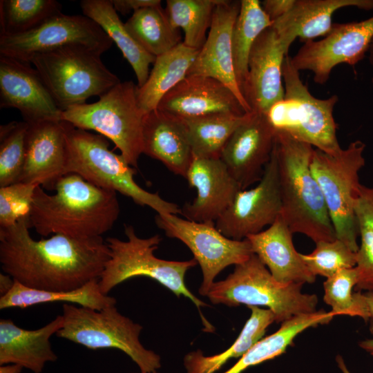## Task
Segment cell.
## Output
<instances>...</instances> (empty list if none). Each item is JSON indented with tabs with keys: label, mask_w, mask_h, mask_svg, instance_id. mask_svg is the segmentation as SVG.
<instances>
[{
	"label": "cell",
	"mask_w": 373,
	"mask_h": 373,
	"mask_svg": "<svg viewBox=\"0 0 373 373\" xmlns=\"http://www.w3.org/2000/svg\"><path fill=\"white\" fill-rule=\"evenodd\" d=\"M28 217L0 228L1 269L30 288L69 291L99 280L110 250L102 237L79 239L61 234L35 240Z\"/></svg>",
	"instance_id": "6da1fadb"
},
{
	"label": "cell",
	"mask_w": 373,
	"mask_h": 373,
	"mask_svg": "<svg viewBox=\"0 0 373 373\" xmlns=\"http://www.w3.org/2000/svg\"><path fill=\"white\" fill-rule=\"evenodd\" d=\"M53 191L49 194L37 186L34 192L28 223L40 236L102 237L118 219L117 192L98 187L76 173L61 177Z\"/></svg>",
	"instance_id": "7a4b0ae2"
},
{
	"label": "cell",
	"mask_w": 373,
	"mask_h": 373,
	"mask_svg": "<svg viewBox=\"0 0 373 373\" xmlns=\"http://www.w3.org/2000/svg\"><path fill=\"white\" fill-rule=\"evenodd\" d=\"M283 218L292 233L315 243L336 239L321 189L312 175L314 148L283 132H276Z\"/></svg>",
	"instance_id": "3957f363"
},
{
	"label": "cell",
	"mask_w": 373,
	"mask_h": 373,
	"mask_svg": "<svg viewBox=\"0 0 373 373\" xmlns=\"http://www.w3.org/2000/svg\"><path fill=\"white\" fill-rule=\"evenodd\" d=\"M64 122L66 142L65 174L76 173L98 187L119 192L140 206L151 208L157 214L181 213L178 204L162 199L157 192L144 190L136 183L135 169L121 154L108 149L106 137Z\"/></svg>",
	"instance_id": "277c9868"
},
{
	"label": "cell",
	"mask_w": 373,
	"mask_h": 373,
	"mask_svg": "<svg viewBox=\"0 0 373 373\" xmlns=\"http://www.w3.org/2000/svg\"><path fill=\"white\" fill-rule=\"evenodd\" d=\"M303 285L278 282L253 254L235 265L224 280L214 282L207 296L213 304L265 306L274 313L276 323H283L294 316L317 311V296L303 293Z\"/></svg>",
	"instance_id": "5b68a950"
},
{
	"label": "cell",
	"mask_w": 373,
	"mask_h": 373,
	"mask_svg": "<svg viewBox=\"0 0 373 373\" xmlns=\"http://www.w3.org/2000/svg\"><path fill=\"white\" fill-rule=\"evenodd\" d=\"M283 77L284 98L266 113L276 132L285 133L328 154L339 153L343 149L338 143L333 116L337 95L323 99L313 96L288 55L284 59Z\"/></svg>",
	"instance_id": "8992f818"
},
{
	"label": "cell",
	"mask_w": 373,
	"mask_h": 373,
	"mask_svg": "<svg viewBox=\"0 0 373 373\" xmlns=\"http://www.w3.org/2000/svg\"><path fill=\"white\" fill-rule=\"evenodd\" d=\"M124 233L126 240L113 237L106 240L110 254L99 280L102 294L108 295L115 287L128 279L145 276L160 283L178 297L188 298L198 309L207 305L195 296L184 283L186 271L198 263L194 258L186 261L158 258L154 252L162 240L160 235L140 238L130 224L124 225Z\"/></svg>",
	"instance_id": "52a82bcc"
},
{
	"label": "cell",
	"mask_w": 373,
	"mask_h": 373,
	"mask_svg": "<svg viewBox=\"0 0 373 373\" xmlns=\"http://www.w3.org/2000/svg\"><path fill=\"white\" fill-rule=\"evenodd\" d=\"M101 54L84 46H66L30 60L62 111L100 97L120 82L103 64Z\"/></svg>",
	"instance_id": "ba28073f"
},
{
	"label": "cell",
	"mask_w": 373,
	"mask_h": 373,
	"mask_svg": "<svg viewBox=\"0 0 373 373\" xmlns=\"http://www.w3.org/2000/svg\"><path fill=\"white\" fill-rule=\"evenodd\" d=\"M136 88L132 81L119 82L101 95L98 101L73 105L63 111L61 120L108 138L126 161L137 169L143 153L145 115L138 106Z\"/></svg>",
	"instance_id": "9c48e42d"
},
{
	"label": "cell",
	"mask_w": 373,
	"mask_h": 373,
	"mask_svg": "<svg viewBox=\"0 0 373 373\" xmlns=\"http://www.w3.org/2000/svg\"><path fill=\"white\" fill-rule=\"evenodd\" d=\"M63 325L56 336L90 350L117 349L127 354L142 372L161 367L160 356L140 341L142 326L120 314L115 305L102 309L64 303Z\"/></svg>",
	"instance_id": "30bf717a"
},
{
	"label": "cell",
	"mask_w": 373,
	"mask_h": 373,
	"mask_svg": "<svg viewBox=\"0 0 373 373\" xmlns=\"http://www.w3.org/2000/svg\"><path fill=\"white\" fill-rule=\"evenodd\" d=\"M365 144L352 142L336 155L314 149L310 169L318 182L334 226L336 238L353 251L358 249V224L354 211L361 184L359 172L365 164Z\"/></svg>",
	"instance_id": "8fae6325"
},
{
	"label": "cell",
	"mask_w": 373,
	"mask_h": 373,
	"mask_svg": "<svg viewBox=\"0 0 373 373\" xmlns=\"http://www.w3.org/2000/svg\"><path fill=\"white\" fill-rule=\"evenodd\" d=\"M155 221L166 236L180 240L191 251L202 273L199 289L202 296L207 295L216 277L224 268L240 264L254 254L247 238H229L215 224L189 220L175 214H157Z\"/></svg>",
	"instance_id": "7c38bea8"
},
{
	"label": "cell",
	"mask_w": 373,
	"mask_h": 373,
	"mask_svg": "<svg viewBox=\"0 0 373 373\" xmlns=\"http://www.w3.org/2000/svg\"><path fill=\"white\" fill-rule=\"evenodd\" d=\"M112 44L111 39L90 18L60 12L28 32L0 36V55L30 64L37 54L66 46H84L102 55Z\"/></svg>",
	"instance_id": "4fadbf2b"
},
{
	"label": "cell",
	"mask_w": 373,
	"mask_h": 373,
	"mask_svg": "<svg viewBox=\"0 0 373 373\" xmlns=\"http://www.w3.org/2000/svg\"><path fill=\"white\" fill-rule=\"evenodd\" d=\"M372 40L373 17L358 22L334 23L323 39L305 42L291 57V62L298 71H311L314 82L324 84L336 66H354L361 61Z\"/></svg>",
	"instance_id": "5bb4252c"
},
{
	"label": "cell",
	"mask_w": 373,
	"mask_h": 373,
	"mask_svg": "<svg viewBox=\"0 0 373 373\" xmlns=\"http://www.w3.org/2000/svg\"><path fill=\"white\" fill-rule=\"evenodd\" d=\"M276 143V142H275ZM278 160L275 145L261 180L250 189L240 190L216 222L226 237L242 240L272 224L281 213Z\"/></svg>",
	"instance_id": "9a60e30c"
},
{
	"label": "cell",
	"mask_w": 373,
	"mask_h": 373,
	"mask_svg": "<svg viewBox=\"0 0 373 373\" xmlns=\"http://www.w3.org/2000/svg\"><path fill=\"white\" fill-rule=\"evenodd\" d=\"M275 142L276 131L261 113L249 112L232 134L220 158L241 190L261 180Z\"/></svg>",
	"instance_id": "2e32d148"
},
{
	"label": "cell",
	"mask_w": 373,
	"mask_h": 373,
	"mask_svg": "<svg viewBox=\"0 0 373 373\" xmlns=\"http://www.w3.org/2000/svg\"><path fill=\"white\" fill-rule=\"evenodd\" d=\"M0 108L17 109L28 124L61 121L62 111L37 70L3 55H0Z\"/></svg>",
	"instance_id": "e0dca14e"
},
{
	"label": "cell",
	"mask_w": 373,
	"mask_h": 373,
	"mask_svg": "<svg viewBox=\"0 0 373 373\" xmlns=\"http://www.w3.org/2000/svg\"><path fill=\"white\" fill-rule=\"evenodd\" d=\"M240 9V1L220 0L215 8L206 41L187 75L209 77L221 82L234 93L245 111L249 113L251 109L236 78L233 61L232 31Z\"/></svg>",
	"instance_id": "ac0fdd59"
},
{
	"label": "cell",
	"mask_w": 373,
	"mask_h": 373,
	"mask_svg": "<svg viewBox=\"0 0 373 373\" xmlns=\"http://www.w3.org/2000/svg\"><path fill=\"white\" fill-rule=\"evenodd\" d=\"M288 50L272 27L254 42L248 61V75L242 92L251 111L265 113L285 96L283 65Z\"/></svg>",
	"instance_id": "d6986e66"
},
{
	"label": "cell",
	"mask_w": 373,
	"mask_h": 373,
	"mask_svg": "<svg viewBox=\"0 0 373 373\" xmlns=\"http://www.w3.org/2000/svg\"><path fill=\"white\" fill-rule=\"evenodd\" d=\"M185 178L197 195L181 208L186 219L215 224L241 190L220 157H193Z\"/></svg>",
	"instance_id": "ffe728a7"
},
{
	"label": "cell",
	"mask_w": 373,
	"mask_h": 373,
	"mask_svg": "<svg viewBox=\"0 0 373 373\" xmlns=\"http://www.w3.org/2000/svg\"><path fill=\"white\" fill-rule=\"evenodd\" d=\"M157 108L181 119L247 113L227 86L214 78L200 75H187L162 99Z\"/></svg>",
	"instance_id": "44dd1931"
},
{
	"label": "cell",
	"mask_w": 373,
	"mask_h": 373,
	"mask_svg": "<svg viewBox=\"0 0 373 373\" xmlns=\"http://www.w3.org/2000/svg\"><path fill=\"white\" fill-rule=\"evenodd\" d=\"M66 142L64 121L29 124L23 166L17 182L53 190L65 175Z\"/></svg>",
	"instance_id": "7402d4cb"
},
{
	"label": "cell",
	"mask_w": 373,
	"mask_h": 373,
	"mask_svg": "<svg viewBox=\"0 0 373 373\" xmlns=\"http://www.w3.org/2000/svg\"><path fill=\"white\" fill-rule=\"evenodd\" d=\"M143 153L185 178L193 156L184 119L157 108L145 115Z\"/></svg>",
	"instance_id": "603a6c76"
},
{
	"label": "cell",
	"mask_w": 373,
	"mask_h": 373,
	"mask_svg": "<svg viewBox=\"0 0 373 373\" xmlns=\"http://www.w3.org/2000/svg\"><path fill=\"white\" fill-rule=\"evenodd\" d=\"M292 233L280 216L267 229L247 238L253 253L272 276L283 284L313 283L316 277L294 245Z\"/></svg>",
	"instance_id": "cb8c5ba5"
},
{
	"label": "cell",
	"mask_w": 373,
	"mask_h": 373,
	"mask_svg": "<svg viewBox=\"0 0 373 373\" xmlns=\"http://www.w3.org/2000/svg\"><path fill=\"white\" fill-rule=\"evenodd\" d=\"M345 7L370 10L373 0H295L291 10L274 21L271 27L289 50L297 37L306 42L327 36L334 24V13Z\"/></svg>",
	"instance_id": "d4e9b609"
},
{
	"label": "cell",
	"mask_w": 373,
	"mask_h": 373,
	"mask_svg": "<svg viewBox=\"0 0 373 373\" xmlns=\"http://www.w3.org/2000/svg\"><path fill=\"white\" fill-rule=\"evenodd\" d=\"M63 321L62 315H58L44 327L29 330L11 319H1L0 365L16 364L41 373L46 363L57 359L50 338L61 328Z\"/></svg>",
	"instance_id": "484cf974"
},
{
	"label": "cell",
	"mask_w": 373,
	"mask_h": 373,
	"mask_svg": "<svg viewBox=\"0 0 373 373\" xmlns=\"http://www.w3.org/2000/svg\"><path fill=\"white\" fill-rule=\"evenodd\" d=\"M198 51L182 42L156 57L147 80L136 88L137 104L144 115L157 109L162 99L186 77Z\"/></svg>",
	"instance_id": "4316f807"
},
{
	"label": "cell",
	"mask_w": 373,
	"mask_h": 373,
	"mask_svg": "<svg viewBox=\"0 0 373 373\" xmlns=\"http://www.w3.org/2000/svg\"><path fill=\"white\" fill-rule=\"evenodd\" d=\"M80 6L84 15L98 24L116 44L134 70L137 86H142L149 75V66L156 57L146 51L128 32L111 0H82Z\"/></svg>",
	"instance_id": "83f0119b"
},
{
	"label": "cell",
	"mask_w": 373,
	"mask_h": 373,
	"mask_svg": "<svg viewBox=\"0 0 373 373\" xmlns=\"http://www.w3.org/2000/svg\"><path fill=\"white\" fill-rule=\"evenodd\" d=\"M335 316L332 311L321 309L291 317L281 323L276 332L258 341L224 373H242L250 367L281 355L301 332L310 327L328 324Z\"/></svg>",
	"instance_id": "f1b7e54d"
},
{
	"label": "cell",
	"mask_w": 373,
	"mask_h": 373,
	"mask_svg": "<svg viewBox=\"0 0 373 373\" xmlns=\"http://www.w3.org/2000/svg\"><path fill=\"white\" fill-rule=\"evenodd\" d=\"M60 302L102 309L116 304L115 298L104 295L99 280H93L82 287L69 291H47L28 287L15 281L12 289L0 297V309L19 307L24 309L39 304Z\"/></svg>",
	"instance_id": "f546056e"
},
{
	"label": "cell",
	"mask_w": 373,
	"mask_h": 373,
	"mask_svg": "<svg viewBox=\"0 0 373 373\" xmlns=\"http://www.w3.org/2000/svg\"><path fill=\"white\" fill-rule=\"evenodd\" d=\"M248 307L251 316L234 343L225 351L212 356H204L200 350L186 354L184 358L186 373H215L229 359L240 358L262 338L267 328L275 321L274 314L269 309Z\"/></svg>",
	"instance_id": "4dcf8cb0"
},
{
	"label": "cell",
	"mask_w": 373,
	"mask_h": 373,
	"mask_svg": "<svg viewBox=\"0 0 373 373\" xmlns=\"http://www.w3.org/2000/svg\"><path fill=\"white\" fill-rule=\"evenodd\" d=\"M272 24L260 1H240V9L233 28L231 44L236 78L242 94L247 79L252 46L260 35Z\"/></svg>",
	"instance_id": "1f68e13d"
},
{
	"label": "cell",
	"mask_w": 373,
	"mask_h": 373,
	"mask_svg": "<svg viewBox=\"0 0 373 373\" xmlns=\"http://www.w3.org/2000/svg\"><path fill=\"white\" fill-rule=\"evenodd\" d=\"M124 26L136 41L155 57L182 42L180 30L172 26L161 4L133 12Z\"/></svg>",
	"instance_id": "d6a6232c"
},
{
	"label": "cell",
	"mask_w": 373,
	"mask_h": 373,
	"mask_svg": "<svg viewBox=\"0 0 373 373\" xmlns=\"http://www.w3.org/2000/svg\"><path fill=\"white\" fill-rule=\"evenodd\" d=\"M248 113L243 115L218 113L183 119L193 157H220L227 142Z\"/></svg>",
	"instance_id": "836d02e7"
},
{
	"label": "cell",
	"mask_w": 373,
	"mask_h": 373,
	"mask_svg": "<svg viewBox=\"0 0 373 373\" xmlns=\"http://www.w3.org/2000/svg\"><path fill=\"white\" fill-rule=\"evenodd\" d=\"M220 0H167L164 9L173 27L181 28L186 46L200 50L207 39Z\"/></svg>",
	"instance_id": "e575fe53"
},
{
	"label": "cell",
	"mask_w": 373,
	"mask_h": 373,
	"mask_svg": "<svg viewBox=\"0 0 373 373\" xmlns=\"http://www.w3.org/2000/svg\"><path fill=\"white\" fill-rule=\"evenodd\" d=\"M354 211L361 243L356 252L357 291H373V184H361Z\"/></svg>",
	"instance_id": "d590c367"
},
{
	"label": "cell",
	"mask_w": 373,
	"mask_h": 373,
	"mask_svg": "<svg viewBox=\"0 0 373 373\" xmlns=\"http://www.w3.org/2000/svg\"><path fill=\"white\" fill-rule=\"evenodd\" d=\"M60 12L61 5L55 0H1L0 36L28 32Z\"/></svg>",
	"instance_id": "8d00e7d4"
},
{
	"label": "cell",
	"mask_w": 373,
	"mask_h": 373,
	"mask_svg": "<svg viewBox=\"0 0 373 373\" xmlns=\"http://www.w3.org/2000/svg\"><path fill=\"white\" fill-rule=\"evenodd\" d=\"M28 126L24 121L0 126V187L18 182L24 164Z\"/></svg>",
	"instance_id": "74e56055"
},
{
	"label": "cell",
	"mask_w": 373,
	"mask_h": 373,
	"mask_svg": "<svg viewBox=\"0 0 373 373\" xmlns=\"http://www.w3.org/2000/svg\"><path fill=\"white\" fill-rule=\"evenodd\" d=\"M315 244L316 247L310 254H300L315 276L327 278L343 269L356 267V253L341 240H323Z\"/></svg>",
	"instance_id": "f35d334b"
},
{
	"label": "cell",
	"mask_w": 373,
	"mask_h": 373,
	"mask_svg": "<svg viewBox=\"0 0 373 373\" xmlns=\"http://www.w3.org/2000/svg\"><path fill=\"white\" fill-rule=\"evenodd\" d=\"M358 280L356 267L343 269L323 283V300L337 315L358 316V311L353 289Z\"/></svg>",
	"instance_id": "ab89813d"
},
{
	"label": "cell",
	"mask_w": 373,
	"mask_h": 373,
	"mask_svg": "<svg viewBox=\"0 0 373 373\" xmlns=\"http://www.w3.org/2000/svg\"><path fill=\"white\" fill-rule=\"evenodd\" d=\"M37 185L16 182L0 187V228L15 224L28 217Z\"/></svg>",
	"instance_id": "60d3db41"
},
{
	"label": "cell",
	"mask_w": 373,
	"mask_h": 373,
	"mask_svg": "<svg viewBox=\"0 0 373 373\" xmlns=\"http://www.w3.org/2000/svg\"><path fill=\"white\" fill-rule=\"evenodd\" d=\"M359 317L369 324V331L373 336V291L354 292Z\"/></svg>",
	"instance_id": "b9f144b4"
},
{
	"label": "cell",
	"mask_w": 373,
	"mask_h": 373,
	"mask_svg": "<svg viewBox=\"0 0 373 373\" xmlns=\"http://www.w3.org/2000/svg\"><path fill=\"white\" fill-rule=\"evenodd\" d=\"M294 2L295 0H265L261 6L269 19L274 21L286 15Z\"/></svg>",
	"instance_id": "7bdbcfd3"
},
{
	"label": "cell",
	"mask_w": 373,
	"mask_h": 373,
	"mask_svg": "<svg viewBox=\"0 0 373 373\" xmlns=\"http://www.w3.org/2000/svg\"><path fill=\"white\" fill-rule=\"evenodd\" d=\"M113 7L122 15H127L131 11L133 12L150 6L161 4L160 0H111Z\"/></svg>",
	"instance_id": "ee69618b"
},
{
	"label": "cell",
	"mask_w": 373,
	"mask_h": 373,
	"mask_svg": "<svg viewBox=\"0 0 373 373\" xmlns=\"http://www.w3.org/2000/svg\"><path fill=\"white\" fill-rule=\"evenodd\" d=\"M15 280L6 273L0 274V297L7 294L13 287Z\"/></svg>",
	"instance_id": "f6af8a7d"
},
{
	"label": "cell",
	"mask_w": 373,
	"mask_h": 373,
	"mask_svg": "<svg viewBox=\"0 0 373 373\" xmlns=\"http://www.w3.org/2000/svg\"><path fill=\"white\" fill-rule=\"evenodd\" d=\"M23 367L16 364L0 365V373H21Z\"/></svg>",
	"instance_id": "bcb514c9"
},
{
	"label": "cell",
	"mask_w": 373,
	"mask_h": 373,
	"mask_svg": "<svg viewBox=\"0 0 373 373\" xmlns=\"http://www.w3.org/2000/svg\"><path fill=\"white\" fill-rule=\"evenodd\" d=\"M358 346L373 356V337L359 341Z\"/></svg>",
	"instance_id": "7dc6e473"
},
{
	"label": "cell",
	"mask_w": 373,
	"mask_h": 373,
	"mask_svg": "<svg viewBox=\"0 0 373 373\" xmlns=\"http://www.w3.org/2000/svg\"><path fill=\"white\" fill-rule=\"evenodd\" d=\"M336 362L338 367L342 373H352L348 369L342 356L338 354L336 356Z\"/></svg>",
	"instance_id": "c3c4849f"
},
{
	"label": "cell",
	"mask_w": 373,
	"mask_h": 373,
	"mask_svg": "<svg viewBox=\"0 0 373 373\" xmlns=\"http://www.w3.org/2000/svg\"><path fill=\"white\" fill-rule=\"evenodd\" d=\"M367 55L369 63L373 67V40L369 47ZM372 83L373 84V76L372 77Z\"/></svg>",
	"instance_id": "681fc988"
},
{
	"label": "cell",
	"mask_w": 373,
	"mask_h": 373,
	"mask_svg": "<svg viewBox=\"0 0 373 373\" xmlns=\"http://www.w3.org/2000/svg\"><path fill=\"white\" fill-rule=\"evenodd\" d=\"M135 373H137V372H135ZM140 373H160V372L155 371V372H140Z\"/></svg>",
	"instance_id": "f907efd6"
}]
</instances>
